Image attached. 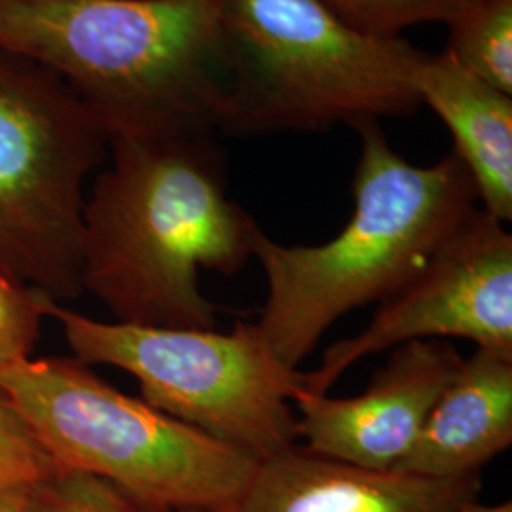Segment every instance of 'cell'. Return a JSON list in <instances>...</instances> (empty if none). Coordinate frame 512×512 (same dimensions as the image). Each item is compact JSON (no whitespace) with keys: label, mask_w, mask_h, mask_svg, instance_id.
Instances as JSON below:
<instances>
[{"label":"cell","mask_w":512,"mask_h":512,"mask_svg":"<svg viewBox=\"0 0 512 512\" xmlns=\"http://www.w3.org/2000/svg\"><path fill=\"white\" fill-rule=\"evenodd\" d=\"M226 92L217 133H313L408 116L423 57L374 37L321 0H222Z\"/></svg>","instance_id":"cell-4"},{"label":"cell","mask_w":512,"mask_h":512,"mask_svg":"<svg viewBox=\"0 0 512 512\" xmlns=\"http://www.w3.org/2000/svg\"><path fill=\"white\" fill-rule=\"evenodd\" d=\"M480 488V475L429 478L370 471L296 444L260 461L226 512H458L478 499Z\"/></svg>","instance_id":"cell-10"},{"label":"cell","mask_w":512,"mask_h":512,"mask_svg":"<svg viewBox=\"0 0 512 512\" xmlns=\"http://www.w3.org/2000/svg\"><path fill=\"white\" fill-rule=\"evenodd\" d=\"M448 27L444 52L478 80L512 95V0H478Z\"/></svg>","instance_id":"cell-13"},{"label":"cell","mask_w":512,"mask_h":512,"mask_svg":"<svg viewBox=\"0 0 512 512\" xmlns=\"http://www.w3.org/2000/svg\"><path fill=\"white\" fill-rule=\"evenodd\" d=\"M512 444V359L476 349L440 393L395 471L429 478L480 475Z\"/></svg>","instance_id":"cell-11"},{"label":"cell","mask_w":512,"mask_h":512,"mask_svg":"<svg viewBox=\"0 0 512 512\" xmlns=\"http://www.w3.org/2000/svg\"><path fill=\"white\" fill-rule=\"evenodd\" d=\"M107 154L59 76L0 48V266L59 304L84 293V184Z\"/></svg>","instance_id":"cell-7"},{"label":"cell","mask_w":512,"mask_h":512,"mask_svg":"<svg viewBox=\"0 0 512 512\" xmlns=\"http://www.w3.org/2000/svg\"><path fill=\"white\" fill-rule=\"evenodd\" d=\"M389 351L361 395L294 393L296 435L306 440V450L370 471L397 469L463 357L442 340H416Z\"/></svg>","instance_id":"cell-9"},{"label":"cell","mask_w":512,"mask_h":512,"mask_svg":"<svg viewBox=\"0 0 512 512\" xmlns=\"http://www.w3.org/2000/svg\"><path fill=\"white\" fill-rule=\"evenodd\" d=\"M23 512H156L105 478L57 469L23 492Z\"/></svg>","instance_id":"cell-15"},{"label":"cell","mask_w":512,"mask_h":512,"mask_svg":"<svg viewBox=\"0 0 512 512\" xmlns=\"http://www.w3.org/2000/svg\"><path fill=\"white\" fill-rule=\"evenodd\" d=\"M351 27L395 38L420 23H454L478 0H321Z\"/></svg>","instance_id":"cell-14"},{"label":"cell","mask_w":512,"mask_h":512,"mask_svg":"<svg viewBox=\"0 0 512 512\" xmlns=\"http://www.w3.org/2000/svg\"><path fill=\"white\" fill-rule=\"evenodd\" d=\"M109 152L84 205L82 289L118 323L217 329L200 272H241L260 226L228 194L215 135L112 137Z\"/></svg>","instance_id":"cell-1"},{"label":"cell","mask_w":512,"mask_h":512,"mask_svg":"<svg viewBox=\"0 0 512 512\" xmlns=\"http://www.w3.org/2000/svg\"><path fill=\"white\" fill-rule=\"evenodd\" d=\"M353 213L321 245H281L262 228L253 241L268 298L256 321L275 357L298 370L346 313L382 302L420 272L476 209L475 183L452 152L414 165L389 145L380 122H363Z\"/></svg>","instance_id":"cell-3"},{"label":"cell","mask_w":512,"mask_h":512,"mask_svg":"<svg viewBox=\"0 0 512 512\" xmlns=\"http://www.w3.org/2000/svg\"><path fill=\"white\" fill-rule=\"evenodd\" d=\"M23 492L16 490L0 495V512H23Z\"/></svg>","instance_id":"cell-19"},{"label":"cell","mask_w":512,"mask_h":512,"mask_svg":"<svg viewBox=\"0 0 512 512\" xmlns=\"http://www.w3.org/2000/svg\"><path fill=\"white\" fill-rule=\"evenodd\" d=\"M414 88L452 133L454 154L469 171L482 209L512 219V95L478 80L446 54H423Z\"/></svg>","instance_id":"cell-12"},{"label":"cell","mask_w":512,"mask_h":512,"mask_svg":"<svg viewBox=\"0 0 512 512\" xmlns=\"http://www.w3.org/2000/svg\"><path fill=\"white\" fill-rule=\"evenodd\" d=\"M50 319L74 359L126 370L143 401L256 463L296 446L291 404L302 372L275 357L256 323L239 321L230 332L147 327L97 321L59 302Z\"/></svg>","instance_id":"cell-6"},{"label":"cell","mask_w":512,"mask_h":512,"mask_svg":"<svg viewBox=\"0 0 512 512\" xmlns=\"http://www.w3.org/2000/svg\"><path fill=\"white\" fill-rule=\"evenodd\" d=\"M0 385L59 469L105 478L152 511H230L258 465L74 357L4 368Z\"/></svg>","instance_id":"cell-5"},{"label":"cell","mask_w":512,"mask_h":512,"mask_svg":"<svg viewBox=\"0 0 512 512\" xmlns=\"http://www.w3.org/2000/svg\"><path fill=\"white\" fill-rule=\"evenodd\" d=\"M440 338H463L512 359V236L478 207L418 274L380 302L366 329L332 344L317 368L302 372L300 389L327 395L366 357Z\"/></svg>","instance_id":"cell-8"},{"label":"cell","mask_w":512,"mask_h":512,"mask_svg":"<svg viewBox=\"0 0 512 512\" xmlns=\"http://www.w3.org/2000/svg\"><path fill=\"white\" fill-rule=\"evenodd\" d=\"M0 48L59 76L109 141L217 135L222 0H0Z\"/></svg>","instance_id":"cell-2"},{"label":"cell","mask_w":512,"mask_h":512,"mask_svg":"<svg viewBox=\"0 0 512 512\" xmlns=\"http://www.w3.org/2000/svg\"><path fill=\"white\" fill-rule=\"evenodd\" d=\"M59 467L0 385V495L27 490Z\"/></svg>","instance_id":"cell-17"},{"label":"cell","mask_w":512,"mask_h":512,"mask_svg":"<svg viewBox=\"0 0 512 512\" xmlns=\"http://www.w3.org/2000/svg\"><path fill=\"white\" fill-rule=\"evenodd\" d=\"M54 304L0 266V370L33 359L42 321L50 319Z\"/></svg>","instance_id":"cell-16"},{"label":"cell","mask_w":512,"mask_h":512,"mask_svg":"<svg viewBox=\"0 0 512 512\" xmlns=\"http://www.w3.org/2000/svg\"><path fill=\"white\" fill-rule=\"evenodd\" d=\"M458 512H512V503L503 501V503H495V505H486V503H480L478 499H473V501L465 503Z\"/></svg>","instance_id":"cell-18"}]
</instances>
